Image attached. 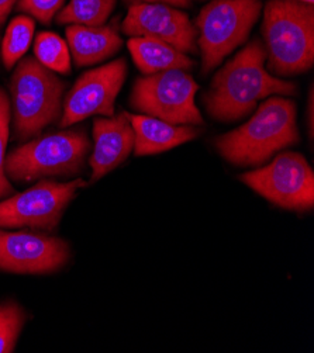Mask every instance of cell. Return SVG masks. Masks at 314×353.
Here are the masks:
<instances>
[{"instance_id": "cell-1", "label": "cell", "mask_w": 314, "mask_h": 353, "mask_svg": "<svg viewBox=\"0 0 314 353\" xmlns=\"http://www.w3.org/2000/svg\"><path fill=\"white\" fill-rule=\"evenodd\" d=\"M265 61V47L254 40L227 62L203 99L208 114L220 121H235L251 114L268 96L295 94L296 85L271 75Z\"/></svg>"}, {"instance_id": "cell-2", "label": "cell", "mask_w": 314, "mask_h": 353, "mask_svg": "<svg viewBox=\"0 0 314 353\" xmlns=\"http://www.w3.org/2000/svg\"><path fill=\"white\" fill-rule=\"evenodd\" d=\"M299 141L296 104L285 97L261 103L250 121L216 141L220 155L239 166L259 165L273 154Z\"/></svg>"}, {"instance_id": "cell-3", "label": "cell", "mask_w": 314, "mask_h": 353, "mask_svg": "<svg viewBox=\"0 0 314 353\" xmlns=\"http://www.w3.org/2000/svg\"><path fill=\"white\" fill-rule=\"evenodd\" d=\"M262 34L268 69L277 77L306 72L314 62V8L293 0H269Z\"/></svg>"}, {"instance_id": "cell-4", "label": "cell", "mask_w": 314, "mask_h": 353, "mask_svg": "<svg viewBox=\"0 0 314 353\" xmlns=\"http://www.w3.org/2000/svg\"><path fill=\"white\" fill-rule=\"evenodd\" d=\"M63 89L65 83L36 58L19 61L10 92L16 132L20 138L39 135L58 119Z\"/></svg>"}, {"instance_id": "cell-5", "label": "cell", "mask_w": 314, "mask_h": 353, "mask_svg": "<svg viewBox=\"0 0 314 353\" xmlns=\"http://www.w3.org/2000/svg\"><path fill=\"white\" fill-rule=\"evenodd\" d=\"M261 9L262 0H212L200 10L195 27L199 30L203 74L247 41Z\"/></svg>"}, {"instance_id": "cell-6", "label": "cell", "mask_w": 314, "mask_h": 353, "mask_svg": "<svg viewBox=\"0 0 314 353\" xmlns=\"http://www.w3.org/2000/svg\"><path fill=\"white\" fill-rule=\"evenodd\" d=\"M88 151L89 141L84 132L62 131L44 135L12 151L5 161V173L17 182L75 174L84 169Z\"/></svg>"}, {"instance_id": "cell-7", "label": "cell", "mask_w": 314, "mask_h": 353, "mask_svg": "<svg viewBox=\"0 0 314 353\" xmlns=\"http://www.w3.org/2000/svg\"><path fill=\"white\" fill-rule=\"evenodd\" d=\"M196 81L182 69H169L138 78L131 92V105L137 112L178 125H202L203 119L195 96Z\"/></svg>"}, {"instance_id": "cell-8", "label": "cell", "mask_w": 314, "mask_h": 353, "mask_svg": "<svg viewBox=\"0 0 314 353\" xmlns=\"http://www.w3.org/2000/svg\"><path fill=\"white\" fill-rule=\"evenodd\" d=\"M239 179L279 207L306 211L314 204V173L297 152L277 155L269 165L244 173Z\"/></svg>"}, {"instance_id": "cell-9", "label": "cell", "mask_w": 314, "mask_h": 353, "mask_svg": "<svg viewBox=\"0 0 314 353\" xmlns=\"http://www.w3.org/2000/svg\"><path fill=\"white\" fill-rule=\"evenodd\" d=\"M85 182L77 179L68 183L43 181L28 190L0 203V227H30L54 230L63 210Z\"/></svg>"}, {"instance_id": "cell-10", "label": "cell", "mask_w": 314, "mask_h": 353, "mask_svg": "<svg viewBox=\"0 0 314 353\" xmlns=\"http://www.w3.org/2000/svg\"><path fill=\"white\" fill-rule=\"evenodd\" d=\"M127 77V62L120 58L84 74L66 94L61 127L74 125L95 114L115 116V103Z\"/></svg>"}, {"instance_id": "cell-11", "label": "cell", "mask_w": 314, "mask_h": 353, "mask_svg": "<svg viewBox=\"0 0 314 353\" xmlns=\"http://www.w3.org/2000/svg\"><path fill=\"white\" fill-rule=\"evenodd\" d=\"M121 30L131 37H150L182 52H196L197 30L182 10L164 3L131 5Z\"/></svg>"}, {"instance_id": "cell-12", "label": "cell", "mask_w": 314, "mask_h": 353, "mask_svg": "<svg viewBox=\"0 0 314 353\" xmlns=\"http://www.w3.org/2000/svg\"><path fill=\"white\" fill-rule=\"evenodd\" d=\"M69 258L68 243L55 236L0 231V269L14 273H50Z\"/></svg>"}, {"instance_id": "cell-13", "label": "cell", "mask_w": 314, "mask_h": 353, "mask_svg": "<svg viewBox=\"0 0 314 353\" xmlns=\"http://www.w3.org/2000/svg\"><path fill=\"white\" fill-rule=\"evenodd\" d=\"M93 141L90 182H97L123 163L134 150V130L127 113H120L110 119H96L93 123Z\"/></svg>"}, {"instance_id": "cell-14", "label": "cell", "mask_w": 314, "mask_h": 353, "mask_svg": "<svg viewBox=\"0 0 314 353\" xmlns=\"http://www.w3.org/2000/svg\"><path fill=\"white\" fill-rule=\"evenodd\" d=\"M134 130V152L137 157L154 155L169 151L195 139L199 130L195 125H178L164 120L127 113Z\"/></svg>"}, {"instance_id": "cell-15", "label": "cell", "mask_w": 314, "mask_h": 353, "mask_svg": "<svg viewBox=\"0 0 314 353\" xmlns=\"http://www.w3.org/2000/svg\"><path fill=\"white\" fill-rule=\"evenodd\" d=\"M66 40L78 66H88L108 59L123 46L116 26L86 27L71 24L66 28Z\"/></svg>"}, {"instance_id": "cell-16", "label": "cell", "mask_w": 314, "mask_h": 353, "mask_svg": "<svg viewBox=\"0 0 314 353\" xmlns=\"http://www.w3.org/2000/svg\"><path fill=\"white\" fill-rule=\"evenodd\" d=\"M127 46L134 63L144 75H154L169 69L189 70L195 66V62L185 52L155 39L131 37Z\"/></svg>"}, {"instance_id": "cell-17", "label": "cell", "mask_w": 314, "mask_h": 353, "mask_svg": "<svg viewBox=\"0 0 314 353\" xmlns=\"http://www.w3.org/2000/svg\"><path fill=\"white\" fill-rule=\"evenodd\" d=\"M116 8V0H69L58 12L57 23L86 27L104 26Z\"/></svg>"}, {"instance_id": "cell-18", "label": "cell", "mask_w": 314, "mask_h": 353, "mask_svg": "<svg viewBox=\"0 0 314 353\" xmlns=\"http://www.w3.org/2000/svg\"><path fill=\"white\" fill-rule=\"evenodd\" d=\"M34 35V20L28 16H17L9 24L2 41V61L12 69L27 52Z\"/></svg>"}, {"instance_id": "cell-19", "label": "cell", "mask_w": 314, "mask_h": 353, "mask_svg": "<svg viewBox=\"0 0 314 353\" xmlns=\"http://www.w3.org/2000/svg\"><path fill=\"white\" fill-rule=\"evenodd\" d=\"M36 59L52 72L68 75L71 72V57L66 43L55 32L43 31L34 43Z\"/></svg>"}, {"instance_id": "cell-20", "label": "cell", "mask_w": 314, "mask_h": 353, "mask_svg": "<svg viewBox=\"0 0 314 353\" xmlns=\"http://www.w3.org/2000/svg\"><path fill=\"white\" fill-rule=\"evenodd\" d=\"M24 320V311L20 308L19 304H0V353L13 352Z\"/></svg>"}, {"instance_id": "cell-21", "label": "cell", "mask_w": 314, "mask_h": 353, "mask_svg": "<svg viewBox=\"0 0 314 353\" xmlns=\"http://www.w3.org/2000/svg\"><path fill=\"white\" fill-rule=\"evenodd\" d=\"M65 0H19V10L28 13L44 24H50Z\"/></svg>"}, {"instance_id": "cell-22", "label": "cell", "mask_w": 314, "mask_h": 353, "mask_svg": "<svg viewBox=\"0 0 314 353\" xmlns=\"http://www.w3.org/2000/svg\"><path fill=\"white\" fill-rule=\"evenodd\" d=\"M9 123H10V101L3 89H0V183L9 185L5 173V154L9 139Z\"/></svg>"}, {"instance_id": "cell-23", "label": "cell", "mask_w": 314, "mask_h": 353, "mask_svg": "<svg viewBox=\"0 0 314 353\" xmlns=\"http://www.w3.org/2000/svg\"><path fill=\"white\" fill-rule=\"evenodd\" d=\"M126 3L131 5H141V3H164L169 6H178V8H189L190 0H124Z\"/></svg>"}, {"instance_id": "cell-24", "label": "cell", "mask_w": 314, "mask_h": 353, "mask_svg": "<svg viewBox=\"0 0 314 353\" xmlns=\"http://www.w3.org/2000/svg\"><path fill=\"white\" fill-rule=\"evenodd\" d=\"M16 2H19V0H0V26L6 21L10 10Z\"/></svg>"}, {"instance_id": "cell-25", "label": "cell", "mask_w": 314, "mask_h": 353, "mask_svg": "<svg viewBox=\"0 0 314 353\" xmlns=\"http://www.w3.org/2000/svg\"><path fill=\"white\" fill-rule=\"evenodd\" d=\"M308 117H310V135L313 137V94H310V110H308Z\"/></svg>"}, {"instance_id": "cell-26", "label": "cell", "mask_w": 314, "mask_h": 353, "mask_svg": "<svg viewBox=\"0 0 314 353\" xmlns=\"http://www.w3.org/2000/svg\"><path fill=\"white\" fill-rule=\"evenodd\" d=\"M12 192H13V189H12V186H10V185H3V183H0V197L5 196V194H8V193H12Z\"/></svg>"}, {"instance_id": "cell-27", "label": "cell", "mask_w": 314, "mask_h": 353, "mask_svg": "<svg viewBox=\"0 0 314 353\" xmlns=\"http://www.w3.org/2000/svg\"><path fill=\"white\" fill-rule=\"evenodd\" d=\"M293 2H300V3H306V5H313L314 0H293Z\"/></svg>"}]
</instances>
